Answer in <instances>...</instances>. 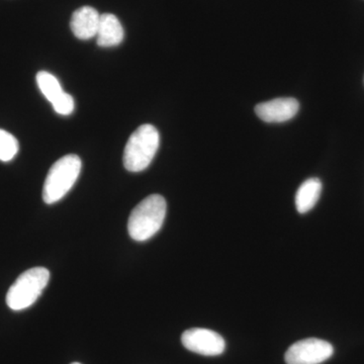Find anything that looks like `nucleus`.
Returning a JSON list of instances; mask_svg holds the SVG:
<instances>
[{
	"instance_id": "obj_4",
	"label": "nucleus",
	"mask_w": 364,
	"mask_h": 364,
	"mask_svg": "<svg viewBox=\"0 0 364 364\" xmlns=\"http://www.w3.org/2000/svg\"><path fill=\"white\" fill-rule=\"evenodd\" d=\"M49 280L50 272L45 267H33L21 273L7 291V306L13 311L30 308L40 298Z\"/></svg>"
},
{
	"instance_id": "obj_10",
	"label": "nucleus",
	"mask_w": 364,
	"mask_h": 364,
	"mask_svg": "<svg viewBox=\"0 0 364 364\" xmlns=\"http://www.w3.org/2000/svg\"><path fill=\"white\" fill-rule=\"evenodd\" d=\"M322 193V182L320 179H306L299 186L296 195V207L299 214L310 212L320 198Z\"/></svg>"
},
{
	"instance_id": "obj_11",
	"label": "nucleus",
	"mask_w": 364,
	"mask_h": 364,
	"mask_svg": "<svg viewBox=\"0 0 364 364\" xmlns=\"http://www.w3.org/2000/svg\"><path fill=\"white\" fill-rule=\"evenodd\" d=\"M37 83L41 92L51 104H54L65 92L62 90L58 79L47 71H40L37 74Z\"/></svg>"
},
{
	"instance_id": "obj_13",
	"label": "nucleus",
	"mask_w": 364,
	"mask_h": 364,
	"mask_svg": "<svg viewBox=\"0 0 364 364\" xmlns=\"http://www.w3.org/2000/svg\"><path fill=\"white\" fill-rule=\"evenodd\" d=\"M52 105L54 111L61 116H69L73 112L74 107H75L73 97L67 92H64V95Z\"/></svg>"
},
{
	"instance_id": "obj_9",
	"label": "nucleus",
	"mask_w": 364,
	"mask_h": 364,
	"mask_svg": "<svg viewBox=\"0 0 364 364\" xmlns=\"http://www.w3.org/2000/svg\"><path fill=\"white\" fill-rule=\"evenodd\" d=\"M124 28L121 21L112 14H100V26L97 33L100 47H116L124 40Z\"/></svg>"
},
{
	"instance_id": "obj_6",
	"label": "nucleus",
	"mask_w": 364,
	"mask_h": 364,
	"mask_svg": "<svg viewBox=\"0 0 364 364\" xmlns=\"http://www.w3.org/2000/svg\"><path fill=\"white\" fill-rule=\"evenodd\" d=\"M181 342L188 350L205 356L221 355L226 348V342L221 335L205 328L186 330Z\"/></svg>"
},
{
	"instance_id": "obj_1",
	"label": "nucleus",
	"mask_w": 364,
	"mask_h": 364,
	"mask_svg": "<svg viewBox=\"0 0 364 364\" xmlns=\"http://www.w3.org/2000/svg\"><path fill=\"white\" fill-rule=\"evenodd\" d=\"M166 200L160 195H151L132 210L128 232L133 240H149L161 229L166 217Z\"/></svg>"
},
{
	"instance_id": "obj_14",
	"label": "nucleus",
	"mask_w": 364,
	"mask_h": 364,
	"mask_svg": "<svg viewBox=\"0 0 364 364\" xmlns=\"http://www.w3.org/2000/svg\"><path fill=\"white\" fill-rule=\"evenodd\" d=\"M71 364H81V363H71Z\"/></svg>"
},
{
	"instance_id": "obj_2",
	"label": "nucleus",
	"mask_w": 364,
	"mask_h": 364,
	"mask_svg": "<svg viewBox=\"0 0 364 364\" xmlns=\"http://www.w3.org/2000/svg\"><path fill=\"white\" fill-rule=\"evenodd\" d=\"M160 136L152 124H143L130 136L124 152V168L131 172L143 171L152 162L159 148Z\"/></svg>"
},
{
	"instance_id": "obj_8",
	"label": "nucleus",
	"mask_w": 364,
	"mask_h": 364,
	"mask_svg": "<svg viewBox=\"0 0 364 364\" xmlns=\"http://www.w3.org/2000/svg\"><path fill=\"white\" fill-rule=\"evenodd\" d=\"M100 14L91 6H82L72 14L70 28L72 33L80 40H90L97 37Z\"/></svg>"
},
{
	"instance_id": "obj_12",
	"label": "nucleus",
	"mask_w": 364,
	"mask_h": 364,
	"mask_svg": "<svg viewBox=\"0 0 364 364\" xmlns=\"http://www.w3.org/2000/svg\"><path fill=\"white\" fill-rule=\"evenodd\" d=\"M20 146L16 136L0 129V161L9 162L18 154Z\"/></svg>"
},
{
	"instance_id": "obj_5",
	"label": "nucleus",
	"mask_w": 364,
	"mask_h": 364,
	"mask_svg": "<svg viewBox=\"0 0 364 364\" xmlns=\"http://www.w3.org/2000/svg\"><path fill=\"white\" fill-rule=\"evenodd\" d=\"M334 353L329 342L318 338L301 340L291 345L286 352L287 364H321Z\"/></svg>"
},
{
	"instance_id": "obj_3",
	"label": "nucleus",
	"mask_w": 364,
	"mask_h": 364,
	"mask_svg": "<svg viewBox=\"0 0 364 364\" xmlns=\"http://www.w3.org/2000/svg\"><path fill=\"white\" fill-rule=\"evenodd\" d=\"M82 162L77 155L69 154L53 164L46 177L43 200L48 205L59 202L73 188L81 172Z\"/></svg>"
},
{
	"instance_id": "obj_7",
	"label": "nucleus",
	"mask_w": 364,
	"mask_h": 364,
	"mask_svg": "<svg viewBox=\"0 0 364 364\" xmlns=\"http://www.w3.org/2000/svg\"><path fill=\"white\" fill-rule=\"evenodd\" d=\"M299 109L296 98L279 97L256 105L255 112L265 123H284L296 117Z\"/></svg>"
}]
</instances>
